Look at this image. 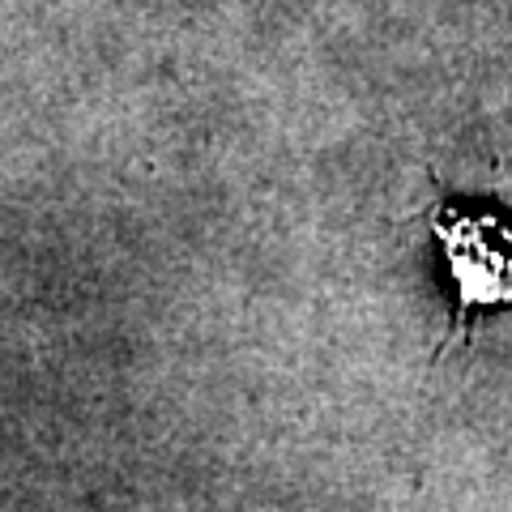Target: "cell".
Masks as SVG:
<instances>
[{
    "label": "cell",
    "mask_w": 512,
    "mask_h": 512,
    "mask_svg": "<svg viewBox=\"0 0 512 512\" xmlns=\"http://www.w3.org/2000/svg\"><path fill=\"white\" fill-rule=\"evenodd\" d=\"M436 235L466 308L512 303V222L500 214H436Z\"/></svg>",
    "instance_id": "obj_1"
}]
</instances>
